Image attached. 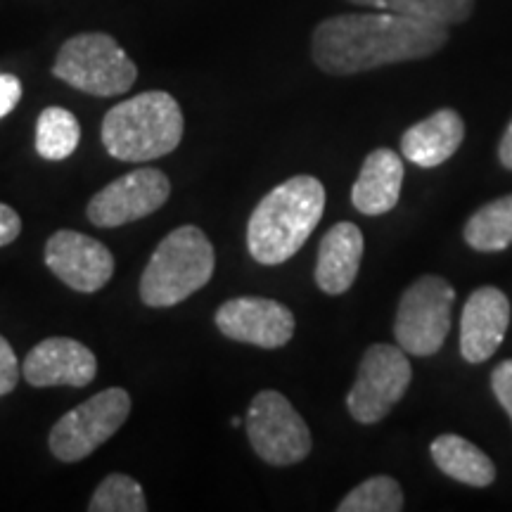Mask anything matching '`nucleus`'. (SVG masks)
<instances>
[{
	"label": "nucleus",
	"mask_w": 512,
	"mask_h": 512,
	"mask_svg": "<svg viewBox=\"0 0 512 512\" xmlns=\"http://www.w3.org/2000/svg\"><path fill=\"white\" fill-rule=\"evenodd\" d=\"M498 159H501L505 169L512 171V121L508 124V128H505L501 145H498Z\"/></svg>",
	"instance_id": "obj_28"
},
{
	"label": "nucleus",
	"mask_w": 512,
	"mask_h": 512,
	"mask_svg": "<svg viewBox=\"0 0 512 512\" xmlns=\"http://www.w3.org/2000/svg\"><path fill=\"white\" fill-rule=\"evenodd\" d=\"M403 185V162L389 147L370 152L361 166L354 188H351V204L366 216H382L399 204Z\"/></svg>",
	"instance_id": "obj_17"
},
{
	"label": "nucleus",
	"mask_w": 512,
	"mask_h": 512,
	"mask_svg": "<svg viewBox=\"0 0 512 512\" xmlns=\"http://www.w3.org/2000/svg\"><path fill=\"white\" fill-rule=\"evenodd\" d=\"M214 323L223 337L259 349L285 347L297 328L294 313L268 297L228 299L216 311Z\"/></svg>",
	"instance_id": "obj_11"
},
{
	"label": "nucleus",
	"mask_w": 512,
	"mask_h": 512,
	"mask_svg": "<svg viewBox=\"0 0 512 512\" xmlns=\"http://www.w3.org/2000/svg\"><path fill=\"white\" fill-rule=\"evenodd\" d=\"M465 242L475 252L496 254L512 245V195L484 204L465 223Z\"/></svg>",
	"instance_id": "obj_19"
},
{
	"label": "nucleus",
	"mask_w": 512,
	"mask_h": 512,
	"mask_svg": "<svg viewBox=\"0 0 512 512\" xmlns=\"http://www.w3.org/2000/svg\"><path fill=\"white\" fill-rule=\"evenodd\" d=\"M339 512H399L403 510V491L396 479L380 475L370 477L356 489H351L342 503L337 505Z\"/></svg>",
	"instance_id": "obj_22"
},
{
	"label": "nucleus",
	"mask_w": 512,
	"mask_h": 512,
	"mask_svg": "<svg viewBox=\"0 0 512 512\" xmlns=\"http://www.w3.org/2000/svg\"><path fill=\"white\" fill-rule=\"evenodd\" d=\"M22 375L31 387H88L98 375V358L72 337H48L29 351Z\"/></svg>",
	"instance_id": "obj_13"
},
{
	"label": "nucleus",
	"mask_w": 512,
	"mask_h": 512,
	"mask_svg": "<svg viewBox=\"0 0 512 512\" xmlns=\"http://www.w3.org/2000/svg\"><path fill=\"white\" fill-rule=\"evenodd\" d=\"M22 235V219L10 204L0 202V247H8Z\"/></svg>",
	"instance_id": "obj_27"
},
{
	"label": "nucleus",
	"mask_w": 512,
	"mask_h": 512,
	"mask_svg": "<svg viewBox=\"0 0 512 512\" xmlns=\"http://www.w3.org/2000/svg\"><path fill=\"white\" fill-rule=\"evenodd\" d=\"M430 451L434 465H437L444 475L456 479V482L477 486V489L494 484V463H491V458L486 456L482 448L472 444V441L458 437V434H441V437L432 441Z\"/></svg>",
	"instance_id": "obj_18"
},
{
	"label": "nucleus",
	"mask_w": 512,
	"mask_h": 512,
	"mask_svg": "<svg viewBox=\"0 0 512 512\" xmlns=\"http://www.w3.org/2000/svg\"><path fill=\"white\" fill-rule=\"evenodd\" d=\"M363 8L396 12L413 19H425L434 24H460L475 10V0H349Z\"/></svg>",
	"instance_id": "obj_21"
},
{
	"label": "nucleus",
	"mask_w": 512,
	"mask_h": 512,
	"mask_svg": "<svg viewBox=\"0 0 512 512\" xmlns=\"http://www.w3.org/2000/svg\"><path fill=\"white\" fill-rule=\"evenodd\" d=\"M185 119L171 93L147 91L119 102L102 119V145L119 162H152L181 145Z\"/></svg>",
	"instance_id": "obj_3"
},
{
	"label": "nucleus",
	"mask_w": 512,
	"mask_h": 512,
	"mask_svg": "<svg viewBox=\"0 0 512 512\" xmlns=\"http://www.w3.org/2000/svg\"><path fill=\"white\" fill-rule=\"evenodd\" d=\"M81 140V124L64 107H46L36 121V152L48 162L72 157Z\"/></svg>",
	"instance_id": "obj_20"
},
{
	"label": "nucleus",
	"mask_w": 512,
	"mask_h": 512,
	"mask_svg": "<svg viewBox=\"0 0 512 512\" xmlns=\"http://www.w3.org/2000/svg\"><path fill=\"white\" fill-rule=\"evenodd\" d=\"M363 233L356 223H335L323 235L316 261V285L330 297L349 292L363 259Z\"/></svg>",
	"instance_id": "obj_15"
},
{
	"label": "nucleus",
	"mask_w": 512,
	"mask_h": 512,
	"mask_svg": "<svg viewBox=\"0 0 512 512\" xmlns=\"http://www.w3.org/2000/svg\"><path fill=\"white\" fill-rule=\"evenodd\" d=\"M413 368L406 351L392 344L368 347L358 366L354 387L347 396L351 418L361 425H375L392 413L411 387Z\"/></svg>",
	"instance_id": "obj_9"
},
{
	"label": "nucleus",
	"mask_w": 512,
	"mask_h": 512,
	"mask_svg": "<svg viewBox=\"0 0 512 512\" xmlns=\"http://www.w3.org/2000/svg\"><path fill=\"white\" fill-rule=\"evenodd\" d=\"M131 415V394L110 387L64 413L50 430V453L60 463H79L110 441Z\"/></svg>",
	"instance_id": "obj_6"
},
{
	"label": "nucleus",
	"mask_w": 512,
	"mask_h": 512,
	"mask_svg": "<svg viewBox=\"0 0 512 512\" xmlns=\"http://www.w3.org/2000/svg\"><path fill=\"white\" fill-rule=\"evenodd\" d=\"M19 373H22V368H19L17 363L15 349H12L8 339L0 335V399L8 396L10 392H15Z\"/></svg>",
	"instance_id": "obj_24"
},
{
	"label": "nucleus",
	"mask_w": 512,
	"mask_h": 512,
	"mask_svg": "<svg viewBox=\"0 0 512 512\" xmlns=\"http://www.w3.org/2000/svg\"><path fill=\"white\" fill-rule=\"evenodd\" d=\"M510 325V302L498 287H479L460 316V354L467 363H484L503 344Z\"/></svg>",
	"instance_id": "obj_14"
},
{
	"label": "nucleus",
	"mask_w": 512,
	"mask_h": 512,
	"mask_svg": "<svg viewBox=\"0 0 512 512\" xmlns=\"http://www.w3.org/2000/svg\"><path fill=\"white\" fill-rule=\"evenodd\" d=\"M465 138V121L456 110L444 107L418 121L401 136V152L408 162L434 169L460 150Z\"/></svg>",
	"instance_id": "obj_16"
},
{
	"label": "nucleus",
	"mask_w": 512,
	"mask_h": 512,
	"mask_svg": "<svg viewBox=\"0 0 512 512\" xmlns=\"http://www.w3.org/2000/svg\"><path fill=\"white\" fill-rule=\"evenodd\" d=\"M448 41L444 24L396 12H351L320 22L313 31V62L332 76L370 72L439 53Z\"/></svg>",
	"instance_id": "obj_1"
},
{
	"label": "nucleus",
	"mask_w": 512,
	"mask_h": 512,
	"mask_svg": "<svg viewBox=\"0 0 512 512\" xmlns=\"http://www.w3.org/2000/svg\"><path fill=\"white\" fill-rule=\"evenodd\" d=\"M325 188L313 176H292L256 204L247 223V249L254 261L278 266L306 245L323 219Z\"/></svg>",
	"instance_id": "obj_2"
},
{
	"label": "nucleus",
	"mask_w": 512,
	"mask_h": 512,
	"mask_svg": "<svg viewBox=\"0 0 512 512\" xmlns=\"http://www.w3.org/2000/svg\"><path fill=\"white\" fill-rule=\"evenodd\" d=\"M214 268V245L204 230L197 226L171 230L140 275V299L150 309H171L202 290L214 275Z\"/></svg>",
	"instance_id": "obj_4"
},
{
	"label": "nucleus",
	"mask_w": 512,
	"mask_h": 512,
	"mask_svg": "<svg viewBox=\"0 0 512 512\" xmlns=\"http://www.w3.org/2000/svg\"><path fill=\"white\" fill-rule=\"evenodd\" d=\"M46 266L69 290L93 294L114 275V256L100 240L79 230H57L46 242Z\"/></svg>",
	"instance_id": "obj_12"
},
{
	"label": "nucleus",
	"mask_w": 512,
	"mask_h": 512,
	"mask_svg": "<svg viewBox=\"0 0 512 512\" xmlns=\"http://www.w3.org/2000/svg\"><path fill=\"white\" fill-rule=\"evenodd\" d=\"M456 290L439 275H422L403 292L396 311L394 337L411 356H432L444 347L451 332Z\"/></svg>",
	"instance_id": "obj_7"
},
{
	"label": "nucleus",
	"mask_w": 512,
	"mask_h": 512,
	"mask_svg": "<svg viewBox=\"0 0 512 512\" xmlns=\"http://www.w3.org/2000/svg\"><path fill=\"white\" fill-rule=\"evenodd\" d=\"M169 195V176L155 166H140L95 192L86 207V216L98 228H119L155 214L169 202Z\"/></svg>",
	"instance_id": "obj_10"
},
{
	"label": "nucleus",
	"mask_w": 512,
	"mask_h": 512,
	"mask_svg": "<svg viewBox=\"0 0 512 512\" xmlns=\"http://www.w3.org/2000/svg\"><path fill=\"white\" fill-rule=\"evenodd\" d=\"M491 389H494L498 403H501L512 420V358L498 363L494 368V373H491Z\"/></svg>",
	"instance_id": "obj_25"
},
{
	"label": "nucleus",
	"mask_w": 512,
	"mask_h": 512,
	"mask_svg": "<svg viewBox=\"0 0 512 512\" xmlns=\"http://www.w3.org/2000/svg\"><path fill=\"white\" fill-rule=\"evenodd\" d=\"M230 425H233V427H240V425H242V418H238V415H235V418L230 420Z\"/></svg>",
	"instance_id": "obj_29"
},
{
	"label": "nucleus",
	"mask_w": 512,
	"mask_h": 512,
	"mask_svg": "<svg viewBox=\"0 0 512 512\" xmlns=\"http://www.w3.org/2000/svg\"><path fill=\"white\" fill-rule=\"evenodd\" d=\"M147 498L138 479L112 472L93 491L88 510L91 512H147Z\"/></svg>",
	"instance_id": "obj_23"
},
{
	"label": "nucleus",
	"mask_w": 512,
	"mask_h": 512,
	"mask_svg": "<svg viewBox=\"0 0 512 512\" xmlns=\"http://www.w3.org/2000/svg\"><path fill=\"white\" fill-rule=\"evenodd\" d=\"M53 74L81 93L114 98L131 91L138 79V67L117 38L102 31H86L64 41L55 57Z\"/></svg>",
	"instance_id": "obj_5"
},
{
	"label": "nucleus",
	"mask_w": 512,
	"mask_h": 512,
	"mask_svg": "<svg viewBox=\"0 0 512 512\" xmlns=\"http://www.w3.org/2000/svg\"><path fill=\"white\" fill-rule=\"evenodd\" d=\"M247 437L254 453L273 467H290L309 458L313 439L302 415L290 399L275 389H264L247 408Z\"/></svg>",
	"instance_id": "obj_8"
},
{
	"label": "nucleus",
	"mask_w": 512,
	"mask_h": 512,
	"mask_svg": "<svg viewBox=\"0 0 512 512\" xmlns=\"http://www.w3.org/2000/svg\"><path fill=\"white\" fill-rule=\"evenodd\" d=\"M22 98V81L12 74H0V119L8 117Z\"/></svg>",
	"instance_id": "obj_26"
}]
</instances>
